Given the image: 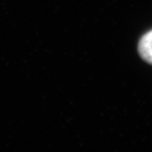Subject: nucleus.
Wrapping results in <instances>:
<instances>
[{"label":"nucleus","mask_w":152,"mask_h":152,"mask_svg":"<svg viewBox=\"0 0 152 152\" xmlns=\"http://www.w3.org/2000/svg\"><path fill=\"white\" fill-rule=\"evenodd\" d=\"M138 52L142 59L152 64V30L140 38L138 44Z\"/></svg>","instance_id":"1"}]
</instances>
